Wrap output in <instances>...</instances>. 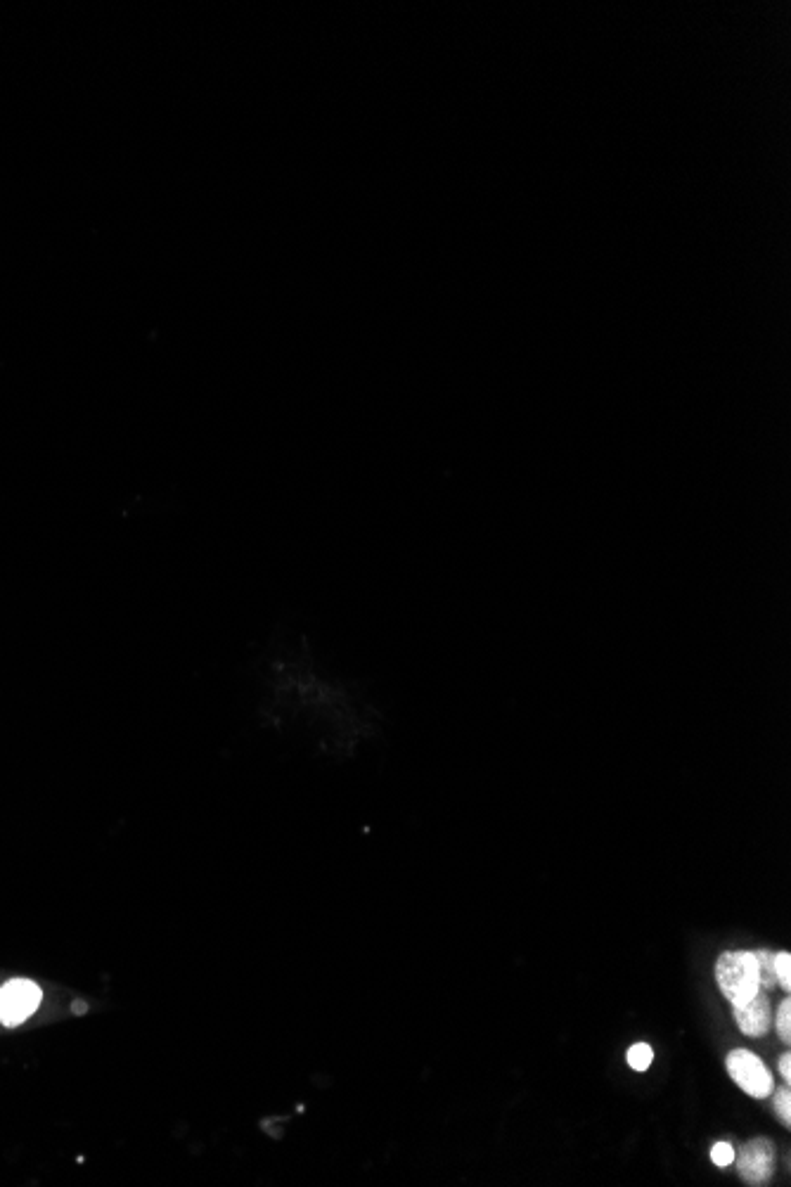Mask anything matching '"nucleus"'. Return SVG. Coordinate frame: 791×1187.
Listing matches in <instances>:
<instances>
[{
  "label": "nucleus",
  "instance_id": "nucleus-1",
  "mask_svg": "<svg viewBox=\"0 0 791 1187\" xmlns=\"http://www.w3.org/2000/svg\"><path fill=\"white\" fill-rule=\"evenodd\" d=\"M716 981L720 993L732 1005L747 1003L751 996L761 991V972H758L756 953H723L716 962Z\"/></svg>",
  "mask_w": 791,
  "mask_h": 1187
},
{
  "label": "nucleus",
  "instance_id": "nucleus-2",
  "mask_svg": "<svg viewBox=\"0 0 791 1187\" xmlns=\"http://www.w3.org/2000/svg\"><path fill=\"white\" fill-rule=\"evenodd\" d=\"M43 991L31 979H10L0 986V1024L19 1026L41 1007Z\"/></svg>",
  "mask_w": 791,
  "mask_h": 1187
},
{
  "label": "nucleus",
  "instance_id": "nucleus-3",
  "mask_svg": "<svg viewBox=\"0 0 791 1187\" xmlns=\"http://www.w3.org/2000/svg\"><path fill=\"white\" fill-rule=\"evenodd\" d=\"M725 1064H728V1074L732 1076V1081H735L747 1095L758 1097V1100H761V1097H768L770 1093H773V1088H775L773 1074H770V1069L765 1067L761 1057L754 1055L751 1050H744V1048L732 1050L728 1055V1062Z\"/></svg>",
  "mask_w": 791,
  "mask_h": 1187
},
{
  "label": "nucleus",
  "instance_id": "nucleus-4",
  "mask_svg": "<svg viewBox=\"0 0 791 1187\" xmlns=\"http://www.w3.org/2000/svg\"><path fill=\"white\" fill-rule=\"evenodd\" d=\"M739 1176L747 1180L749 1185H761L773 1176L775 1171V1147L773 1142L758 1138L751 1140L739 1154Z\"/></svg>",
  "mask_w": 791,
  "mask_h": 1187
},
{
  "label": "nucleus",
  "instance_id": "nucleus-5",
  "mask_svg": "<svg viewBox=\"0 0 791 1187\" xmlns=\"http://www.w3.org/2000/svg\"><path fill=\"white\" fill-rule=\"evenodd\" d=\"M732 1012H735V1022L739 1026V1031L747 1033L751 1038H761L765 1036V1031H768L770 1026V1003L768 998H765V993L758 991L756 996H751L747 1003H739V1005H732Z\"/></svg>",
  "mask_w": 791,
  "mask_h": 1187
},
{
  "label": "nucleus",
  "instance_id": "nucleus-6",
  "mask_svg": "<svg viewBox=\"0 0 791 1187\" xmlns=\"http://www.w3.org/2000/svg\"><path fill=\"white\" fill-rule=\"evenodd\" d=\"M652 1060H654V1052H652V1048H649L647 1043H635L633 1048L628 1050V1064L635 1071L649 1069V1064H652Z\"/></svg>",
  "mask_w": 791,
  "mask_h": 1187
},
{
  "label": "nucleus",
  "instance_id": "nucleus-7",
  "mask_svg": "<svg viewBox=\"0 0 791 1187\" xmlns=\"http://www.w3.org/2000/svg\"><path fill=\"white\" fill-rule=\"evenodd\" d=\"M773 967H775L777 984H780L784 988V991H789V988H791V955L789 953H775L773 955Z\"/></svg>",
  "mask_w": 791,
  "mask_h": 1187
},
{
  "label": "nucleus",
  "instance_id": "nucleus-8",
  "mask_svg": "<svg viewBox=\"0 0 791 1187\" xmlns=\"http://www.w3.org/2000/svg\"><path fill=\"white\" fill-rule=\"evenodd\" d=\"M775 1026H777V1033H780L782 1041L789 1043L791 1041V1003H789V998L782 1000L780 1007H777Z\"/></svg>",
  "mask_w": 791,
  "mask_h": 1187
},
{
  "label": "nucleus",
  "instance_id": "nucleus-9",
  "mask_svg": "<svg viewBox=\"0 0 791 1187\" xmlns=\"http://www.w3.org/2000/svg\"><path fill=\"white\" fill-rule=\"evenodd\" d=\"M773 955L775 953H765V951H758L756 953L758 972H761V986H775L777 984L775 967H773Z\"/></svg>",
  "mask_w": 791,
  "mask_h": 1187
},
{
  "label": "nucleus",
  "instance_id": "nucleus-10",
  "mask_svg": "<svg viewBox=\"0 0 791 1187\" xmlns=\"http://www.w3.org/2000/svg\"><path fill=\"white\" fill-rule=\"evenodd\" d=\"M735 1150H732L730 1142H716V1145L711 1147V1159L713 1164L720 1166V1169H725V1166H730L732 1161H735Z\"/></svg>",
  "mask_w": 791,
  "mask_h": 1187
},
{
  "label": "nucleus",
  "instance_id": "nucleus-11",
  "mask_svg": "<svg viewBox=\"0 0 791 1187\" xmlns=\"http://www.w3.org/2000/svg\"><path fill=\"white\" fill-rule=\"evenodd\" d=\"M775 1109H777V1114L782 1116L784 1124L789 1126L791 1124V1090H789V1086H782L780 1090H777Z\"/></svg>",
  "mask_w": 791,
  "mask_h": 1187
},
{
  "label": "nucleus",
  "instance_id": "nucleus-12",
  "mask_svg": "<svg viewBox=\"0 0 791 1187\" xmlns=\"http://www.w3.org/2000/svg\"><path fill=\"white\" fill-rule=\"evenodd\" d=\"M780 1074L784 1076V1081L789 1083V1079H791V1057H789V1052H784V1055L780 1057Z\"/></svg>",
  "mask_w": 791,
  "mask_h": 1187
},
{
  "label": "nucleus",
  "instance_id": "nucleus-13",
  "mask_svg": "<svg viewBox=\"0 0 791 1187\" xmlns=\"http://www.w3.org/2000/svg\"><path fill=\"white\" fill-rule=\"evenodd\" d=\"M83 1010H86V1005H83V1003L76 1005V1003H74V1015H83Z\"/></svg>",
  "mask_w": 791,
  "mask_h": 1187
}]
</instances>
